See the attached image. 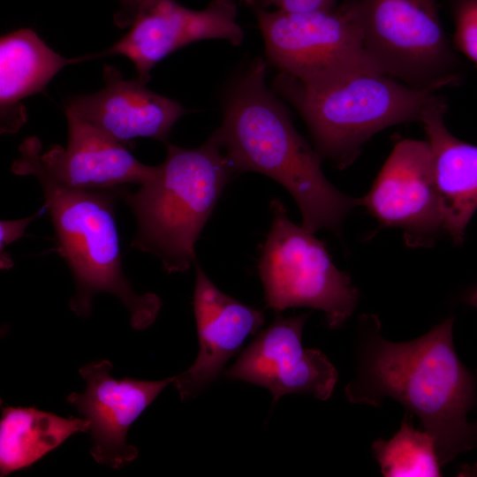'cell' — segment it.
<instances>
[{
  "label": "cell",
  "instance_id": "obj_1",
  "mask_svg": "<svg viewBox=\"0 0 477 477\" xmlns=\"http://www.w3.org/2000/svg\"><path fill=\"white\" fill-rule=\"evenodd\" d=\"M452 328L448 318L416 339L393 343L373 326L345 388L352 403L379 405L392 398L416 414L435 441L441 466L477 445V426L467 420L475 381L457 355Z\"/></svg>",
  "mask_w": 477,
  "mask_h": 477
},
{
  "label": "cell",
  "instance_id": "obj_2",
  "mask_svg": "<svg viewBox=\"0 0 477 477\" xmlns=\"http://www.w3.org/2000/svg\"><path fill=\"white\" fill-rule=\"evenodd\" d=\"M257 57L229 82L223 121L214 132L235 175L255 171L281 184L293 197L309 231H339L360 199L342 193L325 178L321 156L295 129L285 107L265 82Z\"/></svg>",
  "mask_w": 477,
  "mask_h": 477
},
{
  "label": "cell",
  "instance_id": "obj_3",
  "mask_svg": "<svg viewBox=\"0 0 477 477\" xmlns=\"http://www.w3.org/2000/svg\"><path fill=\"white\" fill-rule=\"evenodd\" d=\"M19 150L20 155L11 170L19 176H33L40 184L59 252L74 279L70 309L87 318L94 296L110 293L128 310L132 328L141 330L150 326L162 301L151 292L137 293L125 276L115 220L116 193L109 190L111 188H75L57 180L43 167L42 144L34 136L26 139Z\"/></svg>",
  "mask_w": 477,
  "mask_h": 477
},
{
  "label": "cell",
  "instance_id": "obj_4",
  "mask_svg": "<svg viewBox=\"0 0 477 477\" xmlns=\"http://www.w3.org/2000/svg\"><path fill=\"white\" fill-rule=\"evenodd\" d=\"M166 147L155 176L138 191L119 195L136 220L130 246L159 258L168 273L185 272L194 264L195 243L236 175L215 133L195 148Z\"/></svg>",
  "mask_w": 477,
  "mask_h": 477
},
{
  "label": "cell",
  "instance_id": "obj_5",
  "mask_svg": "<svg viewBox=\"0 0 477 477\" xmlns=\"http://www.w3.org/2000/svg\"><path fill=\"white\" fill-rule=\"evenodd\" d=\"M274 87L299 112L320 156L338 168L348 166L378 132L420 122L430 109L445 101L435 92L415 89L369 70L351 71L310 84L279 72Z\"/></svg>",
  "mask_w": 477,
  "mask_h": 477
},
{
  "label": "cell",
  "instance_id": "obj_6",
  "mask_svg": "<svg viewBox=\"0 0 477 477\" xmlns=\"http://www.w3.org/2000/svg\"><path fill=\"white\" fill-rule=\"evenodd\" d=\"M364 50L377 70L419 90L460 80L434 0H357Z\"/></svg>",
  "mask_w": 477,
  "mask_h": 477
},
{
  "label": "cell",
  "instance_id": "obj_7",
  "mask_svg": "<svg viewBox=\"0 0 477 477\" xmlns=\"http://www.w3.org/2000/svg\"><path fill=\"white\" fill-rule=\"evenodd\" d=\"M270 209L272 223L258 263L267 307L276 312L319 309L329 328H339L358 301L350 277L334 265L313 232L289 219L281 201H271Z\"/></svg>",
  "mask_w": 477,
  "mask_h": 477
},
{
  "label": "cell",
  "instance_id": "obj_8",
  "mask_svg": "<svg viewBox=\"0 0 477 477\" xmlns=\"http://www.w3.org/2000/svg\"><path fill=\"white\" fill-rule=\"evenodd\" d=\"M253 11L269 61L299 83L356 70L380 72L363 48L357 0L311 11Z\"/></svg>",
  "mask_w": 477,
  "mask_h": 477
},
{
  "label": "cell",
  "instance_id": "obj_9",
  "mask_svg": "<svg viewBox=\"0 0 477 477\" xmlns=\"http://www.w3.org/2000/svg\"><path fill=\"white\" fill-rule=\"evenodd\" d=\"M237 11L233 0H212L200 11L175 0H140L129 31L107 49L83 59L124 56L133 64L137 79L147 84L158 62L192 42L221 39L240 45L244 31L236 21Z\"/></svg>",
  "mask_w": 477,
  "mask_h": 477
},
{
  "label": "cell",
  "instance_id": "obj_10",
  "mask_svg": "<svg viewBox=\"0 0 477 477\" xmlns=\"http://www.w3.org/2000/svg\"><path fill=\"white\" fill-rule=\"evenodd\" d=\"M360 205L382 225L403 230L408 246H430L444 230L428 140L397 142Z\"/></svg>",
  "mask_w": 477,
  "mask_h": 477
},
{
  "label": "cell",
  "instance_id": "obj_11",
  "mask_svg": "<svg viewBox=\"0 0 477 477\" xmlns=\"http://www.w3.org/2000/svg\"><path fill=\"white\" fill-rule=\"evenodd\" d=\"M307 316L284 317L277 314L226 371V376L268 389L275 403L289 393L329 398L337 372L321 351L303 347L302 329Z\"/></svg>",
  "mask_w": 477,
  "mask_h": 477
},
{
  "label": "cell",
  "instance_id": "obj_12",
  "mask_svg": "<svg viewBox=\"0 0 477 477\" xmlns=\"http://www.w3.org/2000/svg\"><path fill=\"white\" fill-rule=\"evenodd\" d=\"M111 369V363L105 360L84 365L80 375L86 388L81 393H71L66 401L88 421L94 459L119 469L139 453L126 443L129 428L175 376L162 381L117 380Z\"/></svg>",
  "mask_w": 477,
  "mask_h": 477
},
{
  "label": "cell",
  "instance_id": "obj_13",
  "mask_svg": "<svg viewBox=\"0 0 477 477\" xmlns=\"http://www.w3.org/2000/svg\"><path fill=\"white\" fill-rule=\"evenodd\" d=\"M104 87L96 93L71 98V114L124 144L149 138L167 144L174 124L186 110L178 102L158 95L135 80L125 79L113 65L104 64Z\"/></svg>",
  "mask_w": 477,
  "mask_h": 477
},
{
  "label": "cell",
  "instance_id": "obj_14",
  "mask_svg": "<svg viewBox=\"0 0 477 477\" xmlns=\"http://www.w3.org/2000/svg\"><path fill=\"white\" fill-rule=\"evenodd\" d=\"M193 312L199 352L193 364L175 376L182 400L196 396L216 380L245 339L257 333L264 314L222 292L195 261Z\"/></svg>",
  "mask_w": 477,
  "mask_h": 477
},
{
  "label": "cell",
  "instance_id": "obj_15",
  "mask_svg": "<svg viewBox=\"0 0 477 477\" xmlns=\"http://www.w3.org/2000/svg\"><path fill=\"white\" fill-rule=\"evenodd\" d=\"M65 116L66 147L53 145L40 155L47 171L64 186L86 189L140 186L157 173L158 166L140 163L124 144L73 115Z\"/></svg>",
  "mask_w": 477,
  "mask_h": 477
},
{
  "label": "cell",
  "instance_id": "obj_16",
  "mask_svg": "<svg viewBox=\"0 0 477 477\" xmlns=\"http://www.w3.org/2000/svg\"><path fill=\"white\" fill-rule=\"evenodd\" d=\"M446 111L443 101L430 109L420 123L432 151L443 230L454 243L461 244L477 209V146L450 133L444 123Z\"/></svg>",
  "mask_w": 477,
  "mask_h": 477
},
{
  "label": "cell",
  "instance_id": "obj_17",
  "mask_svg": "<svg viewBox=\"0 0 477 477\" xmlns=\"http://www.w3.org/2000/svg\"><path fill=\"white\" fill-rule=\"evenodd\" d=\"M80 61L50 49L30 28L1 36L0 131L15 133L26 122L25 98L42 92L64 66Z\"/></svg>",
  "mask_w": 477,
  "mask_h": 477
},
{
  "label": "cell",
  "instance_id": "obj_18",
  "mask_svg": "<svg viewBox=\"0 0 477 477\" xmlns=\"http://www.w3.org/2000/svg\"><path fill=\"white\" fill-rule=\"evenodd\" d=\"M89 431L84 418H63L35 408L5 407L0 422V473L26 468L68 437Z\"/></svg>",
  "mask_w": 477,
  "mask_h": 477
},
{
  "label": "cell",
  "instance_id": "obj_19",
  "mask_svg": "<svg viewBox=\"0 0 477 477\" xmlns=\"http://www.w3.org/2000/svg\"><path fill=\"white\" fill-rule=\"evenodd\" d=\"M372 449L383 476H441L434 437L415 429L407 418L393 437L375 441Z\"/></svg>",
  "mask_w": 477,
  "mask_h": 477
},
{
  "label": "cell",
  "instance_id": "obj_20",
  "mask_svg": "<svg viewBox=\"0 0 477 477\" xmlns=\"http://www.w3.org/2000/svg\"><path fill=\"white\" fill-rule=\"evenodd\" d=\"M455 48L477 64V0H456Z\"/></svg>",
  "mask_w": 477,
  "mask_h": 477
},
{
  "label": "cell",
  "instance_id": "obj_21",
  "mask_svg": "<svg viewBox=\"0 0 477 477\" xmlns=\"http://www.w3.org/2000/svg\"><path fill=\"white\" fill-rule=\"evenodd\" d=\"M38 215L39 212H36L25 218L8 221L2 220L0 222V266L2 269H8L13 266L12 260L6 253L5 248L24 236L26 227Z\"/></svg>",
  "mask_w": 477,
  "mask_h": 477
},
{
  "label": "cell",
  "instance_id": "obj_22",
  "mask_svg": "<svg viewBox=\"0 0 477 477\" xmlns=\"http://www.w3.org/2000/svg\"><path fill=\"white\" fill-rule=\"evenodd\" d=\"M242 2L252 9L276 6L278 10L287 11H311L332 8L335 0H242Z\"/></svg>",
  "mask_w": 477,
  "mask_h": 477
},
{
  "label": "cell",
  "instance_id": "obj_23",
  "mask_svg": "<svg viewBox=\"0 0 477 477\" xmlns=\"http://www.w3.org/2000/svg\"><path fill=\"white\" fill-rule=\"evenodd\" d=\"M121 11L116 15V23L118 26L126 27L131 25L140 3V0H118Z\"/></svg>",
  "mask_w": 477,
  "mask_h": 477
},
{
  "label": "cell",
  "instance_id": "obj_24",
  "mask_svg": "<svg viewBox=\"0 0 477 477\" xmlns=\"http://www.w3.org/2000/svg\"><path fill=\"white\" fill-rule=\"evenodd\" d=\"M458 476H477V462L473 466H464L458 472Z\"/></svg>",
  "mask_w": 477,
  "mask_h": 477
},
{
  "label": "cell",
  "instance_id": "obj_25",
  "mask_svg": "<svg viewBox=\"0 0 477 477\" xmlns=\"http://www.w3.org/2000/svg\"><path fill=\"white\" fill-rule=\"evenodd\" d=\"M468 303L477 308V296L468 297Z\"/></svg>",
  "mask_w": 477,
  "mask_h": 477
},
{
  "label": "cell",
  "instance_id": "obj_26",
  "mask_svg": "<svg viewBox=\"0 0 477 477\" xmlns=\"http://www.w3.org/2000/svg\"><path fill=\"white\" fill-rule=\"evenodd\" d=\"M477 296V288L470 294L469 297Z\"/></svg>",
  "mask_w": 477,
  "mask_h": 477
}]
</instances>
